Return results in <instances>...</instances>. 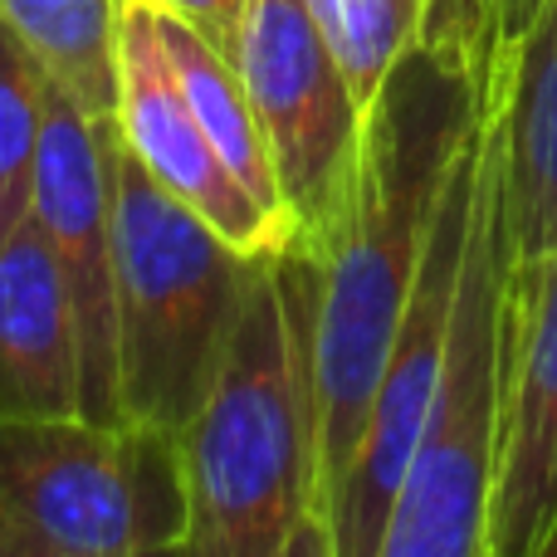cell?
Returning <instances> with one entry per match:
<instances>
[{
  "label": "cell",
  "mask_w": 557,
  "mask_h": 557,
  "mask_svg": "<svg viewBox=\"0 0 557 557\" xmlns=\"http://www.w3.org/2000/svg\"><path fill=\"white\" fill-rule=\"evenodd\" d=\"M484 59L465 39L421 29L362 113V147L337 221L313 250H298L308 260V367L327 539L441 191L484 117Z\"/></svg>",
  "instance_id": "cell-1"
},
{
  "label": "cell",
  "mask_w": 557,
  "mask_h": 557,
  "mask_svg": "<svg viewBox=\"0 0 557 557\" xmlns=\"http://www.w3.org/2000/svg\"><path fill=\"white\" fill-rule=\"evenodd\" d=\"M191 557H333L318 499L308 260L255 255L201 411L176 431Z\"/></svg>",
  "instance_id": "cell-2"
},
{
  "label": "cell",
  "mask_w": 557,
  "mask_h": 557,
  "mask_svg": "<svg viewBox=\"0 0 557 557\" xmlns=\"http://www.w3.org/2000/svg\"><path fill=\"white\" fill-rule=\"evenodd\" d=\"M117 411L186 431L215 382L255 255L182 206L113 127Z\"/></svg>",
  "instance_id": "cell-3"
},
{
  "label": "cell",
  "mask_w": 557,
  "mask_h": 557,
  "mask_svg": "<svg viewBox=\"0 0 557 557\" xmlns=\"http://www.w3.org/2000/svg\"><path fill=\"white\" fill-rule=\"evenodd\" d=\"M176 431L88 416H0V557L186 553Z\"/></svg>",
  "instance_id": "cell-4"
},
{
  "label": "cell",
  "mask_w": 557,
  "mask_h": 557,
  "mask_svg": "<svg viewBox=\"0 0 557 557\" xmlns=\"http://www.w3.org/2000/svg\"><path fill=\"white\" fill-rule=\"evenodd\" d=\"M499 367H504V231L499 157L484 113L480 186L465 235L460 288L445 333L441 376L421 441L396 490L376 557H484L490 494L499 460Z\"/></svg>",
  "instance_id": "cell-5"
},
{
  "label": "cell",
  "mask_w": 557,
  "mask_h": 557,
  "mask_svg": "<svg viewBox=\"0 0 557 557\" xmlns=\"http://www.w3.org/2000/svg\"><path fill=\"white\" fill-rule=\"evenodd\" d=\"M480 152H484V117L470 133V143L460 147V157H455V172L441 191V211H435L421 270H416L401 323H396L392 347H386L372 416H367L357 460L347 470V484L333 509V557L382 553L386 519H392L396 490H401L406 465H411L416 441H421L435 376H441V352H445V333H450L455 288H460V264H465V235H470V211H474V186H480Z\"/></svg>",
  "instance_id": "cell-6"
},
{
  "label": "cell",
  "mask_w": 557,
  "mask_h": 557,
  "mask_svg": "<svg viewBox=\"0 0 557 557\" xmlns=\"http://www.w3.org/2000/svg\"><path fill=\"white\" fill-rule=\"evenodd\" d=\"M235 69L294 215V250H313L343 211L367 103L352 94L308 0H250Z\"/></svg>",
  "instance_id": "cell-7"
},
{
  "label": "cell",
  "mask_w": 557,
  "mask_h": 557,
  "mask_svg": "<svg viewBox=\"0 0 557 557\" xmlns=\"http://www.w3.org/2000/svg\"><path fill=\"white\" fill-rule=\"evenodd\" d=\"M35 225L54 250L78 337V416L117 411V260H113V123L88 117L49 84L35 157Z\"/></svg>",
  "instance_id": "cell-8"
},
{
  "label": "cell",
  "mask_w": 557,
  "mask_h": 557,
  "mask_svg": "<svg viewBox=\"0 0 557 557\" xmlns=\"http://www.w3.org/2000/svg\"><path fill=\"white\" fill-rule=\"evenodd\" d=\"M557 557V250L504 264L490 553Z\"/></svg>",
  "instance_id": "cell-9"
},
{
  "label": "cell",
  "mask_w": 557,
  "mask_h": 557,
  "mask_svg": "<svg viewBox=\"0 0 557 557\" xmlns=\"http://www.w3.org/2000/svg\"><path fill=\"white\" fill-rule=\"evenodd\" d=\"M113 127L127 152L152 172V182H162L176 201L191 206L201 221H211L240 255L294 250V225L264 211L206 137L147 0H123Z\"/></svg>",
  "instance_id": "cell-10"
},
{
  "label": "cell",
  "mask_w": 557,
  "mask_h": 557,
  "mask_svg": "<svg viewBox=\"0 0 557 557\" xmlns=\"http://www.w3.org/2000/svg\"><path fill=\"white\" fill-rule=\"evenodd\" d=\"M484 113L499 157L504 264L539 260L557 250V0H539L490 64Z\"/></svg>",
  "instance_id": "cell-11"
},
{
  "label": "cell",
  "mask_w": 557,
  "mask_h": 557,
  "mask_svg": "<svg viewBox=\"0 0 557 557\" xmlns=\"http://www.w3.org/2000/svg\"><path fill=\"white\" fill-rule=\"evenodd\" d=\"M0 416H78L74 308L35 215L0 240Z\"/></svg>",
  "instance_id": "cell-12"
},
{
  "label": "cell",
  "mask_w": 557,
  "mask_h": 557,
  "mask_svg": "<svg viewBox=\"0 0 557 557\" xmlns=\"http://www.w3.org/2000/svg\"><path fill=\"white\" fill-rule=\"evenodd\" d=\"M147 5H152V0H147ZM152 15H157V29H162L166 54H172L176 78H182V88H186V103L196 108L206 137H211L215 152H221V162L240 176V186L264 211H274L278 221L294 225V215H288V206H284V191H278L270 143H264V133H260V117H255V103H250V94H245V78H240V69H235V59L221 54L206 35H196L186 20L166 15L162 5H152Z\"/></svg>",
  "instance_id": "cell-13"
},
{
  "label": "cell",
  "mask_w": 557,
  "mask_h": 557,
  "mask_svg": "<svg viewBox=\"0 0 557 557\" xmlns=\"http://www.w3.org/2000/svg\"><path fill=\"white\" fill-rule=\"evenodd\" d=\"M0 15L59 94L98 123H113L123 0H0Z\"/></svg>",
  "instance_id": "cell-14"
},
{
  "label": "cell",
  "mask_w": 557,
  "mask_h": 557,
  "mask_svg": "<svg viewBox=\"0 0 557 557\" xmlns=\"http://www.w3.org/2000/svg\"><path fill=\"white\" fill-rule=\"evenodd\" d=\"M49 78L0 15V240L35 211V157L45 137Z\"/></svg>",
  "instance_id": "cell-15"
},
{
  "label": "cell",
  "mask_w": 557,
  "mask_h": 557,
  "mask_svg": "<svg viewBox=\"0 0 557 557\" xmlns=\"http://www.w3.org/2000/svg\"><path fill=\"white\" fill-rule=\"evenodd\" d=\"M308 5H313V20L323 25L352 94L372 103L392 64L421 39L435 0H308Z\"/></svg>",
  "instance_id": "cell-16"
},
{
  "label": "cell",
  "mask_w": 557,
  "mask_h": 557,
  "mask_svg": "<svg viewBox=\"0 0 557 557\" xmlns=\"http://www.w3.org/2000/svg\"><path fill=\"white\" fill-rule=\"evenodd\" d=\"M533 10H539V0H435L425 29L474 45L484 59V74H490L494 59L523 35Z\"/></svg>",
  "instance_id": "cell-17"
},
{
  "label": "cell",
  "mask_w": 557,
  "mask_h": 557,
  "mask_svg": "<svg viewBox=\"0 0 557 557\" xmlns=\"http://www.w3.org/2000/svg\"><path fill=\"white\" fill-rule=\"evenodd\" d=\"M152 5H162L166 15L186 20L196 35H206L221 54L235 59V45H240V25H245L250 0H152Z\"/></svg>",
  "instance_id": "cell-18"
}]
</instances>
